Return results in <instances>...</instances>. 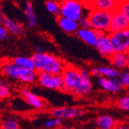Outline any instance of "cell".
I'll return each instance as SVG.
<instances>
[{
	"label": "cell",
	"mask_w": 129,
	"mask_h": 129,
	"mask_svg": "<svg viewBox=\"0 0 129 129\" xmlns=\"http://www.w3.org/2000/svg\"><path fill=\"white\" fill-rule=\"evenodd\" d=\"M61 76L63 81V91L77 98L85 97L90 93L92 83L90 71L87 69L67 64Z\"/></svg>",
	"instance_id": "obj_1"
},
{
	"label": "cell",
	"mask_w": 129,
	"mask_h": 129,
	"mask_svg": "<svg viewBox=\"0 0 129 129\" xmlns=\"http://www.w3.org/2000/svg\"><path fill=\"white\" fill-rule=\"evenodd\" d=\"M35 70L38 73L61 75L67 63L60 57L50 53H35L32 56Z\"/></svg>",
	"instance_id": "obj_2"
},
{
	"label": "cell",
	"mask_w": 129,
	"mask_h": 129,
	"mask_svg": "<svg viewBox=\"0 0 129 129\" xmlns=\"http://www.w3.org/2000/svg\"><path fill=\"white\" fill-rule=\"evenodd\" d=\"M2 74L8 80L29 85L37 81L38 73L35 70L20 67L12 62L11 60H4L1 66Z\"/></svg>",
	"instance_id": "obj_3"
},
{
	"label": "cell",
	"mask_w": 129,
	"mask_h": 129,
	"mask_svg": "<svg viewBox=\"0 0 129 129\" xmlns=\"http://www.w3.org/2000/svg\"><path fill=\"white\" fill-rule=\"evenodd\" d=\"M87 19L90 28L99 33H109L112 19V13L99 9H90Z\"/></svg>",
	"instance_id": "obj_4"
},
{
	"label": "cell",
	"mask_w": 129,
	"mask_h": 129,
	"mask_svg": "<svg viewBox=\"0 0 129 129\" xmlns=\"http://www.w3.org/2000/svg\"><path fill=\"white\" fill-rule=\"evenodd\" d=\"M86 9L90 10L85 2L77 0L60 1V16L78 22L81 19L87 16L85 15Z\"/></svg>",
	"instance_id": "obj_5"
},
{
	"label": "cell",
	"mask_w": 129,
	"mask_h": 129,
	"mask_svg": "<svg viewBox=\"0 0 129 129\" xmlns=\"http://www.w3.org/2000/svg\"><path fill=\"white\" fill-rule=\"evenodd\" d=\"M84 109L79 106L57 107L51 109L50 111L52 117L60 118L61 120L75 119L80 118L84 114Z\"/></svg>",
	"instance_id": "obj_6"
},
{
	"label": "cell",
	"mask_w": 129,
	"mask_h": 129,
	"mask_svg": "<svg viewBox=\"0 0 129 129\" xmlns=\"http://www.w3.org/2000/svg\"><path fill=\"white\" fill-rule=\"evenodd\" d=\"M37 83L40 87L49 90L62 91L63 90V81L61 75L40 73L38 74Z\"/></svg>",
	"instance_id": "obj_7"
},
{
	"label": "cell",
	"mask_w": 129,
	"mask_h": 129,
	"mask_svg": "<svg viewBox=\"0 0 129 129\" xmlns=\"http://www.w3.org/2000/svg\"><path fill=\"white\" fill-rule=\"evenodd\" d=\"M110 38L114 53H127L129 50V27L110 33Z\"/></svg>",
	"instance_id": "obj_8"
},
{
	"label": "cell",
	"mask_w": 129,
	"mask_h": 129,
	"mask_svg": "<svg viewBox=\"0 0 129 129\" xmlns=\"http://www.w3.org/2000/svg\"><path fill=\"white\" fill-rule=\"evenodd\" d=\"M95 47L103 57L109 60L110 57L114 53L110 38V33H100Z\"/></svg>",
	"instance_id": "obj_9"
},
{
	"label": "cell",
	"mask_w": 129,
	"mask_h": 129,
	"mask_svg": "<svg viewBox=\"0 0 129 129\" xmlns=\"http://www.w3.org/2000/svg\"><path fill=\"white\" fill-rule=\"evenodd\" d=\"M21 98L25 100L30 107L36 110H43L46 106V102L37 94H35L27 87H22L19 90Z\"/></svg>",
	"instance_id": "obj_10"
},
{
	"label": "cell",
	"mask_w": 129,
	"mask_h": 129,
	"mask_svg": "<svg viewBox=\"0 0 129 129\" xmlns=\"http://www.w3.org/2000/svg\"><path fill=\"white\" fill-rule=\"evenodd\" d=\"M0 22L3 26H4L9 33H12L14 36L21 37L24 33V26L16 20L6 17L3 15V11L0 12Z\"/></svg>",
	"instance_id": "obj_11"
},
{
	"label": "cell",
	"mask_w": 129,
	"mask_h": 129,
	"mask_svg": "<svg viewBox=\"0 0 129 129\" xmlns=\"http://www.w3.org/2000/svg\"><path fill=\"white\" fill-rule=\"evenodd\" d=\"M119 2L120 1H115V0H95V1L85 2V3L89 9H95L114 13L115 10L118 9Z\"/></svg>",
	"instance_id": "obj_12"
},
{
	"label": "cell",
	"mask_w": 129,
	"mask_h": 129,
	"mask_svg": "<svg viewBox=\"0 0 129 129\" xmlns=\"http://www.w3.org/2000/svg\"><path fill=\"white\" fill-rule=\"evenodd\" d=\"M98 84L102 90L111 93H120L123 89L121 85L118 77V78L98 77Z\"/></svg>",
	"instance_id": "obj_13"
},
{
	"label": "cell",
	"mask_w": 129,
	"mask_h": 129,
	"mask_svg": "<svg viewBox=\"0 0 129 129\" xmlns=\"http://www.w3.org/2000/svg\"><path fill=\"white\" fill-rule=\"evenodd\" d=\"M99 33L91 28H79L77 37L89 46H95L99 37Z\"/></svg>",
	"instance_id": "obj_14"
},
{
	"label": "cell",
	"mask_w": 129,
	"mask_h": 129,
	"mask_svg": "<svg viewBox=\"0 0 129 129\" xmlns=\"http://www.w3.org/2000/svg\"><path fill=\"white\" fill-rule=\"evenodd\" d=\"M129 27V24L124 17V16L121 13L119 9L115 10L112 13V19L110 27V33H116Z\"/></svg>",
	"instance_id": "obj_15"
},
{
	"label": "cell",
	"mask_w": 129,
	"mask_h": 129,
	"mask_svg": "<svg viewBox=\"0 0 129 129\" xmlns=\"http://www.w3.org/2000/svg\"><path fill=\"white\" fill-rule=\"evenodd\" d=\"M56 22L58 23V25H59V26L60 27V29L63 32L68 34L77 33V30L80 28V25L78 22L63 17L61 16L56 18Z\"/></svg>",
	"instance_id": "obj_16"
},
{
	"label": "cell",
	"mask_w": 129,
	"mask_h": 129,
	"mask_svg": "<svg viewBox=\"0 0 129 129\" xmlns=\"http://www.w3.org/2000/svg\"><path fill=\"white\" fill-rule=\"evenodd\" d=\"M109 61L111 66L120 72L127 68V56L126 53H114L110 57Z\"/></svg>",
	"instance_id": "obj_17"
},
{
	"label": "cell",
	"mask_w": 129,
	"mask_h": 129,
	"mask_svg": "<svg viewBox=\"0 0 129 129\" xmlns=\"http://www.w3.org/2000/svg\"><path fill=\"white\" fill-rule=\"evenodd\" d=\"M98 129H114L118 122L110 114H101L95 120Z\"/></svg>",
	"instance_id": "obj_18"
},
{
	"label": "cell",
	"mask_w": 129,
	"mask_h": 129,
	"mask_svg": "<svg viewBox=\"0 0 129 129\" xmlns=\"http://www.w3.org/2000/svg\"><path fill=\"white\" fill-rule=\"evenodd\" d=\"M99 77H105V78H118L120 75V71L116 70L113 67L103 65L98 67Z\"/></svg>",
	"instance_id": "obj_19"
},
{
	"label": "cell",
	"mask_w": 129,
	"mask_h": 129,
	"mask_svg": "<svg viewBox=\"0 0 129 129\" xmlns=\"http://www.w3.org/2000/svg\"><path fill=\"white\" fill-rule=\"evenodd\" d=\"M25 16H26V25L29 28H33L37 26V17L34 13L33 6L31 2L28 1L26 3L25 6Z\"/></svg>",
	"instance_id": "obj_20"
},
{
	"label": "cell",
	"mask_w": 129,
	"mask_h": 129,
	"mask_svg": "<svg viewBox=\"0 0 129 129\" xmlns=\"http://www.w3.org/2000/svg\"><path fill=\"white\" fill-rule=\"evenodd\" d=\"M12 62L16 64L17 66L25 68V69H29V70H35L34 67V63L32 60V57H28V56H16L13 59H11Z\"/></svg>",
	"instance_id": "obj_21"
},
{
	"label": "cell",
	"mask_w": 129,
	"mask_h": 129,
	"mask_svg": "<svg viewBox=\"0 0 129 129\" xmlns=\"http://www.w3.org/2000/svg\"><path fill=\"white\" fill-rule=\"evenodd\" d=\"M46 9L50 13L56 16V18L60 16V2L49 0L45 3Z\"/></svg>",
	"instance_id": "obj_22"
},
{
	"label": "cell",
	"mask_w": 129,
	"mask_h": 129,
	"mask_svg": "<svg viewBox=\"0 0 129 129\" xmlns=\"http://www.w3.org/2000/svg\"><path fill=\"white\" fill-rule=\"evenodd\" d=\"M18 121L12 116H4L1 123V129H19Z\"/></svg>",
	"instance_id": "obj_23"
},
{
	"label": "cell",
	"mask_w": 129,
	"mask_h": 129,
	"mask_svg": "<svg viewBox=\"0 0 129 129\" xmlns=\"http://www.w3.org/2000/svg\"><path fill=\"white\" fill-rule=\"evenodd\" d=\"M62 121L60 118H52L46 120L43 123V125L46 128H48V129H56L57 127H59L60 126H62Z\"/></svg>",
	"instance_id": "obj_24"
},
{
	"label": "cell",
	"mask_w": 129,
	"mask_h": 129,
	"mask_svg": "<svg viewBox=\"0 0 129 129\" xmlns=\"http://www.w3.org/2000/svg\"><path fill=\"white\" fill-rule=\"evenodd\" d=\"M118 79L122 88L129 89V69L127 68L121 71Z\"/></svg>",
	"instance_id": "obj_25"
},
{
	"label": "cell",
	"mask_w": 129,
	"mask_h": 129,
	"mask_svg": "<svg viewBox=\"0 0 129 129\" xmlns=\"http://www.w3.org/2000/svg\"><path fill=\"white\" fill-rule=\"evenodd\" d=\"M117 105L123 111H129V93L121 96L117 101Z\"/></svg>",
	"instance_id": "obj_26"
},
{
	"label": "cell",
	"mask_w": 129,
	"mask_h": 129,
	"mask_svg": "<svg viewBox=\"0 0 129 129\" xmlns=\"http://www.w3.org/2000/svg\"><path fill=\"white\" fill-rule=\"evenodd\" d=\"M118 9L121 11V13L126 18L129 24V0L127 1H120Z\"/></svg>",
	"instance_id": "obj_27"
},
{
	"label": "cell",
	"mask_w": 129,
	"mask_h": 129,
	"mask_svg": "<svg viewBox=\"0 0 129 129\" xmlns=\"http://www.w3.org/2000/svg\"><path fill=\"white\" fill-rule=\"evenodd\" d=\"M11 95V88L10 86L0 85V98L2 100L9 98Z\"/></svg>",
	"instance_id": "obj_28"
},
{
	"label": "cell",
	"mask_w": 129,
	"mask_h": 129,
	"mask_svg": "<svg viewBox=\"0 0 129 129\" xmlns=\"http://www.w3.org/2000/svg\"><path fill=\"white\" fill-rule=\"evenodd\" d=\"M8 35H9V32L7 31V29L3 26H0V40L3 41L6 40L8 38Z\"/></svg>",
	"instance_id": "obj_29"
},
{
	"label": "cell",
	"mask_w": 129,
	"mask_h": 129,
	"mask_svg": "<svg viewBox=\"0 0 129 129\" xmlns=\"http://www.w3.org/2000/svg\"><path fill=\"white\" fill-rule=\"evenodd\" d=\"M79 25H80V28H90V22H89L87 17H84L83 19H81L79 21Z\"/></svg>",
	"instance_id": "obj_30"
},
{
	"label": "cell",
	"mask_w": 129,
	"mask_h": 129,
	"mask_svg": "<svg viewBox=\"0 0 129 129\" xmlns=\"http://www.w3.org/2000/svg\"><path fill=\"white\" fill-rule=\"evenodd\" d=\"M114 129H129V124L127 123H118Z\"/></svg>",
	"instance_id": "obj_31"
},
{
	"label": "cell",
	"mask_w": 129,
	"mask_h": 129,
	"mask_svg": "<svg viewBox=\"0 0 129 129\" xmlns=\"http://www.w3.org/2000/svg\"><path fill=\"white\" fill-rule=\"evenodd\" d=\"M35 50H36V53H43V50L41 46H35Z\"/></svg>",
	"instance_id": "obj_32"
},
{
	"label": "cell",
	"mask_w": 129,
	"mask_h": 129,
	"mask_svg": "<svg viewBox=\"0 0 129 129\" xmlns=\"http://www.w3.org/2000/svg\"><path fill=\"white\" fill-rule=\"evenodd\" d=\"M56 129H74L72 127H64V126H60L59 127H57Z\"/></svg>",
	"instance_id": "obj_33"
},
{
	"label": "cell",
	"mask_w": 129,
	"mask_h": 129,
	"mask_svg": "<svg viewBox=\"0 0 129 129\" xmlns=\"http://www.w3.org/2000/svg\"><path fill=\"white\" fill-rule=\"evenodd\" d=\"M127 56V69H129V50L126 53Z\"/></svg>",
	"instance_id": "obj_34"
}]
</instances>
